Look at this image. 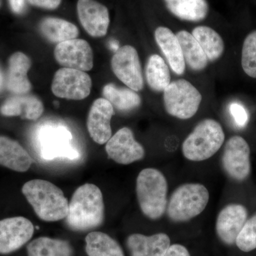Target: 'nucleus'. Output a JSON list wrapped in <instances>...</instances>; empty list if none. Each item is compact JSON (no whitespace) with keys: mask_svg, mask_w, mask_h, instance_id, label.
<instances>
[{"mask_svg":"<svg viewBox=\"0 0 256 256\" xmlns=\"http://www.w3.org/2000/svg\"><path fill=\"white\" fill-rule=\"evenodd\" d=\"M54 56L64 68L88 72L94 66V54L90 44L84 40H68L55 47Z\"/></svg>","mask_w":256,"mask_h":256,"instance_id":"nucleus-11","label":"nucleus"},{"mask_svg":"<svg viewBox=\"0 0 256 256\" xmlns=\"http://www.w3.org/2000/svg\"><path fill=\"white\" fill-rule=\"evenodd\" d=\"M12 10L16 14L22 12L25 8V0H9Z\"/></svg>","mask_w":256,"mask_h":256,"instance_id":"nucleus-35","label":"nucleus"},{"mask_svg":"<svg viewBox=\"0 0 256 256\" xmlns=\"http://www.w3.org/2000/svg\"><path fill=\"white\" fill-rule=\"evenodd\" d=\"M78 18L82 28L94 37L105 36L110 24V16L106 6L95 0H78Z\"/></svg>","mask_w":256,"mask_h":256,"instance_id":"nucleus-15","label":"nucleus"},{"mask_svg":"<svg viewBox=\"0 0 256 256\" xmlns=\"http://www.w3.org/2000/svg\"><path fill=\"white\" fill-rule=\"evenodd\" d=\"M86 252L88 256H124L118 242L108 234L99 232L88 234Z\"/></svg>","mask_w":256,"mask_h":256,"instance_id":"nucleus-25","label":"nucleus"},{"mask_svg":"<svg viewBox=\"0 0 256 256\" xmlns=\"http://www.w3.org/2000/svg\"><path fill=\"white\" fill-rule=\"evenodd\" d=\"M28 256H72L73 248L66 240L40 237L28 244Z\"/></svg>","mask_w":256,"mask_h":256,"instance_id":"nucleus-27","label":"nucleus"},{"mask_svg":"<svg viewBox=\"0 0 256 256\" xmlns=\"http://www.w3.org/2000/svg\"><path fill=\"white\" fill-rule=\"evenodd\" d=\"M163 92L165 110L170 116L188 120L194 116L200 108L202 94L185 79L170 82Z\"/></svg>","mask_w":256,"mask_h":256,"instance_id":"nucleus-7","label":"nucleus"},{"mask_svg":"<svg viewBox=\"0 0 256 256\" xmlns=\"http://www.w3.org/2000/svg\"><path fill=\"white\" fill-rule=\"evenodd\" d=\"M105 218L104 196L92 184L79 186L68 204L66 224L74 232H86L102 225Z\"/></svg>","mask_w":256,"mask_h":256,"instance_id":"nucleus-1","label":"nucleus"},{"mask_svg":"<svg viewBox=\"0 0 256 256\" xmlns=\"http://www.w3.org/2000/svg\"><path fill=\"white\" fill-rule=\"evenodd\" d=\"M114 107L105 98L94 101L87 119V128L94 142L106 144L112 137L110 121L114 116Z\"/></svg>","mask_w":256,"mask_h":256,"instance_id":"nucleus-14","label":"nucleus"},{"mask_svg":"<svg viewBox=\"0 0 256 256\" xmlns=\"http://www.w3.org/2000/svg\"><path fill=\"white\" fill-rule=\"evenodd\" d=\"M176 36L182 50L185 64L195 72H200L206 68L208 58L193 35L183 30L178 32Z\"/></svg>","mask_w":256,"mask_h":256,"instance_id":"nucleus-22","label":"nucleus"},{"mask_svg":"<svg viewBox=\"0 0 256 256\" xmlns=\"http://www.w3.org/2000/svg\"><path fill=\"white\" fill-rule=\"evenodd\" d=\"M40 32L47 40L54 43L74 40L78 35V30L74 24L62 18H48L42 20Z\"/></svg>","mask_w":256,"mask_h":256,"instance_id":"nucleus-24","label":"nucleus"},{"mask_svg":"<svg viewBox=\"0 0 256 256\" xmlns=\"http://www.w3.org/2000/svg\"><path fill=\"white\" fill-rule=\"evenodd\" d=\"M106 151L109 158L124 165L140 161L146 154L142 144L134 140L132 131L126 127L120 129L106 142Z\"/></svg>","mask_w":256,"mask_h":256,"instance_id":"nucleus-12","label":"nucleus"},{"mask_svg":"<svg viewBox=\"0 0 256 256\" xmlns=\"http://www.w3.org/2000/svg\"><path fill=\"white\" fill-rule=\"evenodd\" d=\"M224 140L225 134L220 122L214 119H204L184 140L182 151L190 161H204L220 150Z\"/></svg>","mask_w":256,"mask_h":256,"instance_id":"nucleus-5","label":"nucleus"},{"mask_svg":"<svg viewBox=\"0 0 256 256\" xmlns=\"http://www.w3.org/2000/svg\"><path fill=\"white\" fill-rule=\"evenodd\" d=\"M192 34L200 44L208 60L214 62L223 55V38L213 28L206 26H197L194 28Z\"/></svg>","mask_w":256,"mask_h":256,"instance_id":"nucleus-28","label":"nucleus"},{"mask_svg":"<svg viewBox=\"0 0 256 256\" xmlns=\"http://www.w3.org/2000/svg\"><path fill=\"white\" fill-rule=\"evenodd\" d=\"M146 80L152 90L164 92L170 85V69L160 56L152 54L148 58L146 66Z\"/></svg>","mask_w":256,"mask_h":256,"instance_id":"nucleus-29","label":"nucleus"},{"mask_svg":"<svg viewBox=\"0 0 256 256\" xmlns=\"http://www.w3.org/2000/svg\"><path fill=\"white\" fill-rule=\"evenodd\" d=\"M34 233L33 224L24 217L0 220V254L16 252L32 238Z\"/></svg>","mask_w":256,"mask_h":256,"instance_id":"nucleus-13","label":"nucleus"},{"mask_svg":"<svg viewBox=\"0 0 256 256\" xmlns=\"http://www.w3.org/2000/svg\"><path fill=\"white\" fill-rule=\"evenodd\" d=\"M104 98L114 107L121 111H130L138 108L142 100L136 92L126 88H118L114 84H107L102 89Z\"/></svg>","mask_w":256,"mask_h":256,"instance_id":"nucleus-26","label":"nucleus"},{"mask_svg":"<svg viewBox=\"0 0 256 256\" xmlns=\"http://www.w3.org/2000/svg\"><path fill=\"white\" fill-rule=\"evenodd\" d=\"M247 218L246 208L242 204H232L224 207L218 214L216 222V230L218 238L226 245H233Z\"/></svg>","mask_w":256,"mask_h":256,"instance_id":"nucleus-16","label":"nucleus"},{"mask_svg":"<svg viewBox=\"0 0 256 256\" xmlns=\"http://www.w3.org/2000/svg\"><path fill=\"white\" fill-rule=\"evenodd\" d=\"M73 136L68 128L62 124H42L35 134V149L45 161L58 159L77 160L80 152L74 146Z\"/></svg>","mask_w":256,"mask_h":256,"instance_id":"nucleus-4","label":"nucleus"},{"mask_svg":"<svg viewBox=\"0 0 256 256\" xmlns=\"http://www.w3.org/2000/svg\"><path fill=\"white\" fill-rule=\"evenodd\" d=\"M112 72L120 80L134 92L144 88L142 68L137 50L132 46L120 47L111 60Z\"/></svg>","mask_w":256,"mask_h":256,"instance_id":"nucleus-10","label":"nucleus"},{"mask_svg":"<svg viewBox=\"0 0 256 256\" xmlns=\"http://www.w3.org/2000/svg\"><path fill=\"white\" fill-rule=\"evenodd\" d=\"M250 146L245 139L236 136L229 138L224 146L222 166L228 176L236 181L242 182L252 171Z\"/></svg>","mask_w":256,"mask_h":256,"instance_id":"nucleus-9","label":"nucleus"},{"mask_svg":"<svg viewBox=\"0 0 256 256\" xmlns=\"http://www.w3.org/2000/svg\"><path fill=\"white\" fill-rule=\"evenodd\" d=\"M31 64L30 58L22 52H16L10 56L6 82L10 92L15 95H25L30 92L32 84L28 74Z\"/></svg>","mask_w":256,"mask_h":256,"instance_id":"nucleus-18","label":"nucleus"},{"mask_svg":"<svg viewBox=\"0 0 256 256\" xmlns=\"http://www.w3.org/2000/svg\"><path fill=\"white\" fill-rule=\"evenodd\" d=\"M168 184L164 175L154 168L142 170L136 180V194L143 214L156 220L164 214L168 206Z\"/></svg>","mask_w":256,"mask_h":256,"instance_id":"nucleus-3","label":"nucleus"},{"mask_svg":"<svg viewBox=\"0 0 256 256\" xmlns=\"http://www.w3.org/2000/svg\"><path fill=\"white\" fill-rule=\"evenodd\" d=\"M44 112V105L38 98L34 96L16 95L3 102L0 112L6 117L20 116L22 118L36 120Z\"/></svg>","mask_w":256,"mask_h":256,"instance_id":"nucleus-19","label":"nucleus"},{"mask_svg":"<svg viewBox=\"0 0 256 256\" xmlns=\"http://www.w3.org/2000/svg\"><path fill=\"white\" fill-rule=\"evenodd\" d=\"M166 8L176 18L188 22H200L208 14L206 0H164Z\"/></svg>","mask_w":256,"mask_h":256,"instance_id":"nucleus-23","label":"nucleus"},{"mask_svg":"<svg viewBox=\"0 0 256 256\" xmlns=\"http://www.w3.org/2000/svg\"><path fill=\"white\" fill-rule=\"evenodd\" d=\"M154 37L172 70L178 75H182L186 68V64L176 34L169 28L159 26L154 32Z\"/></svg>","mask_w":256,"mask_h":256,"instance_id":"nucleus-20","label":"nucleus"},{"mask_svg":"<svg viewBox=\"0 0 256 256\" xmlns=\"http://www.w3.org/2000/svg\"><path fill=\"white\" fill-rule=\"evenodd\" d=\"M242 68L248 76L256 78V31L245 38L242 45Z\"/></svg>","mask_w":256,"mask_h":256,"instance_id":"nucleus-30","label":"nucleus"},{"mask_svg":"<svg viewBox=\"0 0 256 256\" xmlns=\"http://www.w3.org/2000/svg\"><path fill=\"white\" fill-rule=\"evenodd\" d=\"M126 244L130 256H164L170 246V238L164 233L150 236L134 234L128 236Z\"/></svg>","mask_w":256,"mask_h":256,"instance_id":"nucleus-17","label":"nucleus"},{"mask_svg":"<svg viewBox=\"0 0 256 256\" xmlns=\"http://www.w3.org/2000/svg\"><path fill=\"white\" fill-rule=\"evenodd\" d=\"M22 190L40 220L47 222L65 220L68 214V200L53 183L33 180L25 183Z\"/></svg>","mask_w":256,"mask_h":256,"instance_id":"nucleus-2","label":"nucleus"},{"mask_svg":"<svg viewBox=\"0 0 256 256\" xmlns=\"http://www.w3.org/2000/svg\"><path fill=\"white\" fill-rule=\"evenodd\" d=\"M164 256H191L186 247L180 244L170 245Z\"/></svg>","mask_w":256,"mask_h":256,"instance_id":"nucleus-34","label":"nucleus"},{"mask_svg":"<svg viewBox=\"0 0 256 256\" xmlns=\"http://www.w3.org/2000/svg\"><path fill=\"white\" fill-rule=\"evenodd\" d=\"M92 87V78L85 72L62 68L56 72L52 90L60 98L80 100L89 96Z\"/></svg>","mask_w":256,"mask_h":256,"instance_id":"nucleus-8","label":"nucleus"},{"mask_svg":"<svg viewBox=\"0 0 256 256\" xmlns=\"http://www.w3.org/2000/svg\"><path fill=\"white\" fill-rule=\"evenodd\" d=\"M1 82H2L1 74H0V86H1Z\"/></svg>","mask_w":256,"mask_h":256,"instance_id":"nucleus-36","label":"nucleus"},{"mask_svg":"<svg viewBox=\"0 0 256 256\" xmlns=\"http://www.w3.org/2000/svg\"><path fill=\"white\" fill-rule=\"evenodd\" d=\"M28 152L14 140L0 136V164L18 172H24L32 166Z\"/></svg>","mask_w":256,"mask_h":256,"instance_id":"nucleus-21","label":"nucleus"},{"mask_svg":"<svg viewBox=\"0 0 256 256\" xmlns=\"http://www.w3.org/2000/svg\"><path fill=\"white\" fill-rule=\"evenodd\" d=\"M236 244L244 252H252L256 248V214L244 224Z\"/></svg>","mask_w":256,"mask_h":256,"instance_id":"nucleus-31","label":"nucleus"},{"mask_svg":"<svg viewBox=\"0 0 256 256\" xmlns=\"http://www.w3.org/2000/svg\"><path fill=\"white\" fill-rule=\"evenodd\" d=\"M32 5L47 10L56 9L60 6L62 0H28Z\"/></svg>","mask_w":256,"mask_h":256,"instance_id":"nucleus-33","label":"nucleus"},{"mask_svg":"<svg viewBox=\"0 0 256 256\" xmlns=\"http://www.w3.org/2000/svg\"><path fill=\"white\" fill-rule=\"evenodd\" d=\"M230 114L233 116L234 121L238 127L246 126L248 120V116L245 108L238 102H233L229 107Z\"/></svg>","mask_w":256,"mask_h":256,"instance_id":"nucleus-32","label":"nucleus"},{"mask_svg":"<svg viewBox=\"0 0 256 256\" xmlns=\"http://www.w3.org/2000/svg\"><path fill=\"white\" fill-rule=\"evenodd\" d=\"M208 201L210 192L206 186L201 184H184L173 192L166 214L172 222H188L202 214Z\"/></svg>","mask_w":256,"mask_h":256,"instance_id":"nucleus-6","label":"nucleus"}]
</instances>
